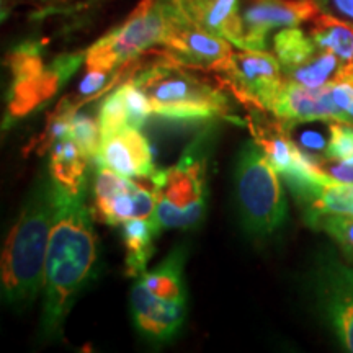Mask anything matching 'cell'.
Masks as SVG:
<instances>
[{
	"instance_id": "cell-6",
	"label": "cell",
	"mask_w": 353,
	"mask_h": 353,
	"mask_svg": "<svg viewBox=\"0 0 353 353\" xmlns=\"http://www.w3.org/2000/svg\"><path fill=\"white\" fill-rule=\"evenodd\" d=\"M278 172L255 141L242 145L236 167V195L247 232L265 237L286 218V201Z\"/></svg>"
},
{
	"instance_id": "cell-12",
	"label": "cell",
	"mask_w": 353,
	"mask_h": 353,
	"mask_svg": "<svg viewBox=\"0 0 353 353\" xmlns=\"http://www.w3.org/2000/svg\"><path fill=\"white\" fill-rule=\"evenodd\" d=\"M164 54L175 63L190 69L219 72L232 56V46L228 39L216 37L193 23L176 3L169 34L164 44Z\"/></svg>"
},
{
	"instance_id": "cell-16",
	"label": "cell",
	"mask_w": 353,
	"mask_h": 353,
	"mask_svg": "<svg viewBox=\"0 0 353 353\" xmlns=\"http://www.w3.org/2000/svg\"><path fill=\"white\" fill-rule=\"evenodd\" d=\"M193 23L245 50L239 0H175Z\"/></svg>"
},
{
	"instance_id": "cell-22",
	"label": "cell",
	"mask_w": 353,
	"mask_h": 353,
	"mask_svg": "<svg viewBox=\"0 0 353 353\" xmlns=\"http://www.w3.org/2000/svg\"><path fill=\"white\" fill-rule=\"evenodd\" d=\"M97 120L100 125L101 139L130 128V112H128L125 92H123L121 85L105 97V100L100 105Z\"/></svg>"
},
{
	"instance_id": "cell-3",
	"label": "cell",
	"mask_w": 353,
	"mask_h": 353,
	"mask_svg": "<svg viewBox=\"0 0 353 353\" xmlns=\"http://www.w3.org/2000/svg\"><path fill=\"white\" fill-rule=\"evenodd\" d=\"M148 95L152 112L170 120H208L228 112V95L164 54L131 77Z\"/></svg>"
},
{
	"instance_id": "cell-17",
	"label": "cell",
	"mask_w": 353,
	"mask_h": 353,
	"mask_svg": "<svg viewBox=\"0 0 353 353\" xmlns=\"http://www.w3.org/2000/svg\"><path fill=\"white\" fill-rule=\"evenodd\" d=\"M88 162L90 159L82 152L76 141L70 136H64L51 145L50 175L56 185L68 192L85 195Z\"/></svg>"
},
{
	"instance_id": "cell-25",
	"label": "cell",
	"mask_w": 353,
	"mask_h": 353,
	"mask_svg": "<svg viewBox=\"0 0 353 353\" xmlns=\"http://www.w3.org/2000/svg\"><path fill=\"white\" fill-rule=\"evenodd\" d=\"M128 68V65H126ZM126 68H121L118 70H92L87 69V76L82 79L81 85H79L77 95L72 97V101L76 103L77 108H81L87 100L95 99L97 95H101L112 88L114 82L120 79V76L125 72Z\"/></svg>"
},
{
	"instance_id": "cell-23",
	"label": "cell",
	"mask_w": 353,
	"mask_h": 353,
	"mask_svg": "<svg viewBox=\"0 0 353 353\" xmlns=\"http://www.w3.org/2000/svg\"><path fill=\"white\" fill-rule=\"evenodd\" d=\"M70 138L76 141L82 152L95 161L99 156L100 145H101V131L99 120H94L85 113H74L72 120H70Z\"/></svg>"
},
{
	"instance_id": "cell-14",
	"label": "cell",
	"mask_w": 353,
	"mask_h": 353,
	"mask_svg": "<svg viewBox=\"0 0 353 353\" xmlns=\"http://www.w3.org/2000/svg\"><path fill=\"white\" fill-rule=\"evenodd\" d=\"M241 13L245 50L265 51L272 30L312 21L319 10L312 0H249Z\"/></svg>"
},
{
	"instance_id": "cell-11",
	"label": "cell",
	"mask_w": 353,
	"mask_h": 353,
	"mask_svg": "<svg viewBox=\"0 0 353 353\" xmlns=\"http://www.w3.org/2000/svg\"><path fill=\"white\" fill-rule=\"evenodd\" d=\"M95 218L110 226L126 223L128 219H154L157 196L154 188L134 183L108 167L97 164L95 172Z\"/></svg>"
},
{
	"instance_id": "cell-24",
	"label": "cell",
	"mask_w": 353,
	"mask_h": 353,
	"mask_svg": "<svg viewBox=\"0 0 353 353\" xmlns=\"http://www.w3.org/2000/svg\"><path fill=\"white\" fill-rule=\"evenodd\" d=\"M325 231L339 245L342 254L353 263V216L322 214L312 224Z\"/></svg>"
},
{
	"instance_id": "cell-26",
	"label": "cell",
	"mask_w": 353,
	"mask_h": 353,
	"mask_svg": "<svg viewBox=\"0 0 353 353\" xmlns=\"http://www.w3.org/2000/svg\"><path fill=\"white\" fill-rule=\"evenodd\" d=\"M353 157V126L342 121H330V139L324 159L345 161Z\"/></svg>"
},
{
	"instance_id": "cell-20",
	"label": "cell",
	"mask_w": 353,
	"mask_h": 353,
	"mask_svg": "<svg viewBox=\"0 0 353 353\" xmlns=\"http://www.w3.org/2000/svg\"><path fill=\"white\" fill-rule=\"evenodd\" d=\"M301 205L306 208L307 223L311 226L322 214L353 216V183L334 180L330 183L319 185Z\"/></svg>"
},
{
	"instance_id": "cell-13",
	"label": "cell",
	"mask_w": 353,
	"mask_h": 353,
	"mask_svg": "<svg viewBox=\"0 0 353 353\" xmlns=\"http://www.w3.org/2000/svg\"><path fill=\"white\" fill-rule=\"evenodd\" d=\"M316 294L337 339L353 352V268L330 255L325 257L317 267Z\"/></svg>"
},
{
	"instance_id": "cell-9",
	"label": "cell",
	"mask_w": 353,
	"mask_h": 353,
	"mask_svg": "<svg viewBox=\"0 0 353 353\" xmlns=\"http://www.w3.org/2000/svg\"><path fill=\"white\" fill-rule=\"evenodd\" d=\"M270 113L281 121L330 120L353 126V76L319 88L285 81Z\"/></svg>"
},
{
	"instance_id": "cell-7",
	"label": "cell",
	"mask_w": 353,
	"mask_h": 353,
	"mask_svg": "<svg viewBox=\"0 0 353 353\" xmlns=\"http://www.w3.org/2000/svg\"><path fill=\"white\" fill-rule=\"evenodd\" d=\"M203 149L192 145L179 164L157 170L152 188L157 196L154 221L161 229H192L206 211V161Z\"/></svg>"
},
{
	"instance_id": "cell-21",
	"label": "cell",
	"mask_w": 353,
	"mask_h": 353,
	"mask_svg": "<svg viewBox=\"0 0 353 353\" xmlns=\"http://www.w3.org/2000/svg\"><path fill=\"white\" fill-rule=\"evenodd\" d=\"M294 144L307 156L317 159L325 157L330 139V120H303L281 121Z\"/></svg>"
},
{
	"instance_id": "cell-27",
	"label": "cell",
	"mask_w": 353,
	"mask_h": 353,
	"mask_svg": "<svg viewBox=\"0 0 353 353\" xmlns=\"http://www.w3.org/2000/svg\"><path fill=\"white\" fill-rule=\"evenodd\" d=\"M317 10L353 28V0H312Z\"/></svg>"
},
{
	"instance_id": "cell-15",
	"label": "cell",
	"mask_w": 353,
	"mask_h": 353,
	"mask_svg": "<svg viewBox=\"0 0 353 353\" xmlns=\"http://www.w3.org/2000/svg\"><path fill=\"white\" fill-rule=\"evenodd\" d=\"M95 162L130 179L151 180L157 174L151 145L138 128H126L101 139Z\"/></svg>"
},
{
	"instance_id": "cell-1",
	"label": "cell",
	"mask_w": 353,
	"mask_h": 353,
	"mask_svg": "<svg viewBox=\"0 0 353 353\" xmlns=\"http://www.w3.org/2000/svg\"><path fill=\"white\" fill-rule=\"evenodd\" d=\"M83 196L56 185V210L44 267V301L39 319V334L46 341L63 332L69 311L99 268V236Z\"/></svg>"
},
{
	"instance_id": "cell-8",
	"label": "cell",
	"mask_w": 353,
	"mask_h": 353,
	"mask_svg": "<svg viewBox=\"0 0 353 353\" xmlns=\"http://www.w3.org/2000/svg\"><path fill=\"white\" fill-rule=\"evenodd\" d=\"M82 61H85V54H68L46 65L38 44L25 43L15 48L7 59L12 72L7 94L8 117L12 120L23 118L56 95Z\"/></svg>"
},
{
	"instance_id": "cell-4",
	"label": "cell",
	"mask_w": 353,
	"mask_h": 353,
	"mask_svg": "<svg viewBox=\"0 0 353 353\" xmlns=\"http://www.w3.org/2000/svg\"><path fill=\"white\" fill-rule=\"evenodd\" d=\"M187 249L175 247L151 272L136 278L131 290V314L136 329L148 341L164 343L175 337L187 314L183 267Z\"/></svg>"
},
{
	"instance_id": "cell-5",
	"label": "cell",
	"mask_w": 353,
	"mask_h": 353,
	"mask_svg": "<svg viewBox=\"0 0 353 353\" xmlns=\"http://www.w3.org/2000/svg\"><path fill=\"white\" fill-rule=\"evenodd\" d=\"M175 7V0H141L125 23L85 51L87 69L118 70L151 48L162 46L169 34Z\"/></svg>"
},
{
	"instance_id": "cell-19",
	"label": "cell",
	"mask_w": 353,
	"mask_h": 353,
	"mask_svg": "<svg viewBox=\"0 0 353 353\" xmlns=\"http://www.w3.org/2000/svg\"><path fill=\"white\" fill-rule=\"evenodd\" d=\"M309 34L321 50L339 57L347 70V77L353 76V28L350 25L319 13L312 19Z\"/></svg>"
},
{
	"instance_id": "cell-2",
	"label": "cell",
	"mask_w": 353,
	"mask_h": 353,
	"mask_svg": "<svg viewBox=\"0 0 353 353\" xmlns=\"http://www.w3.org/2000/svg\"><path fill=\"white\" fill-rule=\"evenodd\" d=\"M54 210L56 183L51 175L41 176L3 245L2 298L8 307H28L41 290Z\"/></svg>"
},
{
	"instance_id": "cell-10",
	"label": "cell",
	"mask_w": 353,
	"mask_h": 353,
	"mask_svg": "<svg viewBox=\"0 0 353 353\" xmlns=\"http://www.w3.org/2000/svg\"><path fill=\"white\" fill-rule=\"evenodd\" d=\"M218 74L223 76L237 99L244 103H252L262 112H270L285 83L276 56L260 50L232 52Z\"/></svg>"
},
{
	"instance_id": "cell-28",
	"label": "cell",
	"mask_w": 353,
	"mask_h": 353,
	"mask_svg": "<svg viewBox=\"0 0 353 353\" xmlns=\"http://www.w3.org/2000/svg\"><path fill=\"white\" fill-rule=\"evenodd\" d=\"M319 167L329 176L339 182L353 183V157L345 161H334V159H321Z\"/></svg>"
},
{
	"instance_id": "cell-18",
	"label": "cell",
	"mask_w": 353,
	"mask_h": 353,
	"mask_svg": "<svg viewBox=\"0 0 353 353\" xmlns=\"http://www.w3.org/2000/svg\"><path fill=\"white\" fill-rule=\"evenodd\" d=\"M159 228L154 219L134 218L123 223V242L126 250V275L138 278L148 268V262L154 254V237Z\"/></svg>"
}]
</instances>
